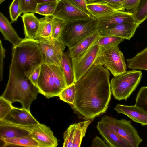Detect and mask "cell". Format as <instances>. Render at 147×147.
Here are the masks:
<instances>
[{"label":"cell","instance_id":"277c9868","mask_svg":"<svg viewBox=\"0 0 147 147\" xmlns=\"http://www.w3.org/2000/svg\"><path fill=\"white\" fill-rule=\"evenodd\" d=\"M36 86L39 93L47 98L58 97L67 87L61 66L43 63Z\"/></svg>","mask_w":147,"mask_h":147},{"label":"cell","instance_id":"1f68e13d","mask_svg":"<svg viewBox=\"0 0 147 147\" xmlns=\"http://www.w3.org/2000/svg\"><path fill=\"white\" fill-rule=\"evenodd\" d=\"M9 9L11 23L16 21L21 14L23 13L21 0H13Z\"/></svg>","mask_w":147,"mask_h":147},{"label":"cell","instance_id":"836d02e7","mask_svg":"<svg viewBox=\"0 0 147 147\" xmlns=\"http://www.w3.org/2000/svg\"><path fill=\"white\" fill-rule=\"evenodd\" d=\"M66 22L63 20L53 17V21L52 37L54 39L61 38V33Z\"/></svg>","mask_w":147,"mask_h":147},{"label":"cell","instance_id":"ab89813d","mask_svg":"<svg viewBox=\"0 0 147 147\" xmlns=\"http://www.w3.org/2000/svg\"><path fill=\"white\" fill-rule=\"evenodd\" d=\"M0 80H3V59L5 57V49L3 47L2 42L0 40Z\"/></svg>","mask_w":147,"mask_h":147},{"label":"cell","instance_id":"7bdbcfd3","mask_svg":"<svg viewBox=\"0 0 147 147\" xmlns=\"http://www.w3.org/2000/svg\"><path fill=\"white\" fill-rule=\"evenodd\" d=\"M37 4L49 1H57L59 0H35Z\"/></svg>","mask_w":147,"mask_h":147},{"label":"cell","instance_id":"83f0119b","mask_svg":"<svg viewBox=\"0 0 147 147\" xmlns=\"http://www.w3.org/2000/svg\"><path fill=\"white\" fill-rule=\"evenodd\" d=\"M124 40L122 38L116 36L99 34L92 46L97 45L103 49H107L118 46Z\"/></svg>","mask_w":147,"mask_h":147},{"label":"cell","instance_id":"e575fe53","mask_svg":"<svg viewBox=\"0 0 147 147\" xmlns=\"http://www.w3.org/2000/svg\"><path fill=\"white\" fill-rule=\"evenodd\" d=\"M10 101L1 96L0 97V120H2L14 107Z\"/></svg>","mask_w":147,"mask_h":147},{"label":"cell","instance_id":"e0dca14e","mask_svg":"<svg viewBox=\"0 0 147 147\" xmlns=\"http://www.w3.org/2000/svg\"><path fill=\"white\" fill-rule=\"evenodd\" d=\"M32 125L14 124L0 120V139L30 135Z\"/></svg>","mask_w":147,"mask_h":147},{"label":"cell","instance_id":"ac0fdd59","mask_svg":"<svg viewBox=\"0 0 147 147\" xmlns=\"http://www.w3.org/2000/svg\"><path fill=\"white\" fill-rule=\"evenodd\" d=\"M96 128L109 147H131L125 139L100 121L98 123Z\"/></svg>","mask_w":147,"mask_h":147},{"label":"cell","instance_id":"74e56055","mask_svg":"<svg viewBox=\"0 0 147 147\" xmlns=\"http://www.w3.org/2000/svg\"><path fill=\"white\" fill-rule=\"evenodd\" d=\"M125 0H102L101 2L107 4L117 11H122V6Z\"/></svg>","mask_w":147,"mask_h":147},{"label":"cell","instance_id":"bcb514c9","mask_svg":"<svg viewBox=\"0 0 147 147\" xmlns=\"http://www.w3.org/2000/svg\"><path fill=\"white\" fill-rule=\"evenodd\" d=\"M90 0H86V2H87V4L90 1Z\"/></svg>","mask_w":147,"mask_h":147},{"label":"cell","instance_id":"7402d4cb","mask_svg":"<svg viewBox=\"0 0 147 147\" xmlns=\"http://www.w3.org/2000/svg\"><path fill=\"white\" fill-rule=\"evenodd\" d=\"M11 22L1 12L0 13V31L4 39L16 46L23 40L19 36L13 27Z\"/></svg>","mask_w":147,"mask_h":147},{"label":"cell","instance_id":"f35d334b","mask_svg":"<svg viewBox=\"0 0 147 147\" xmlns=\"http://www.w3.org/2000/svg\"><path fill=\"white\" fill-rule=\"evenodd\" d=\"M79 8L90 16L93 17L89 11L87 7L86 0H69Z\"/></svg>","mask_w":147,"mask_h":147},{"label":"cell","instance_id":"d6a6232c","mask_svg":"<svg viewBox=\"0 0 147 147\" xmlns=\"http://www.w3.org/2000/svg\"><path fill=\"white\" fill-rule=\"evenodd\" d=\"M133 15L136 22L141 24L147 18V0H142Z\"/></svg>","mask_w":147,"mask_h":147},{"label":"cell","instance_id":"2e32d148","mask_svg":"<svg viewBox=\"0 0 147 147\" xmlns=\"http://www.w3.org/2000/svg\"><path fill=\"white\" fill-rule=\"evenodd\" d=\"M139 25L137 22L118 24L97 31L100 35H112L129 40L134 35Z\"/></svg>","mask_w":147,"mask_h":147},{"label":"cell","instance_id":"7c38bea8","mask_svg":"<svg viewBox=\"0 0 147 147\" xmlns=\"http://www.w3.org/2000/svg\"><path fill=\"white\" fill-rule=\"evenodd\" d=\"M100 49L98 45H93L79 59L72 62L75 82L94 65Z\"/></svg>","mask_w":147,"mask_h":147},{"label":"cell","instance_id":"44dd1931","mask_svg":"<svg viewBox=\"0 0 147 147\" xmlns=\"http://www.w3.org/2000/svg\"><path fill=\"white\" fill-rule=\"evenodd\" d=\"M21 17L25 38L34 39L40 26V19L36 17L34 13L31 12L24 13Z\"/></svg>","mask_w":147,"mask_h":147},{"label":"cell","instance_id":"4dcf8cb0","mask_svg":"<svg viewBox=\"0 0 147 147\" xmlns=\"http://www.w3.org/2000/svg\"><path fill=\"white\" fill-rule=\"evenodd\" d=\"M135 105L147 113V86L142 87L140 89L136 98Z\"/></svg>","mask_w":147,"mask_h":147},{"label":"cell","instance_id":"9a60e30c","mask_svg":"<svg viewBox=\"0 0 147 147\" xmlns=\"http://www.w3.org/2000/svg\"><path fill=\"white\" fill-rule=\"evenodd\" d=\"M97 19L98 30L116 24L137 22L133 13L124 11H117Z\"/></svg>","mask_w":147,"mask_h":147},{"label":"cell","instance_id":"8992f818","mask_svg":"<svg viewBox=\"0 0 147 147\" xmlns=\"http://www.w3.org/2000/svg\"><path fill=\"white\" fill-rule=\"evenodd\" d=\"M141 71L136 70L126 71L114 76L110 82L111 93L119 100H127L139 84L142 77Z\"/></svg>","mask_w":147,"mask_h":147},{"label":"cell","instance_id":"7a4b0ae2","mask_svg":"<svg viewBox=\"0 0 147 147\" xmlns=\"http://www.w3.org/2000/svg\"><path fill=\"white\" fill-rule=\"evenodd\" d=\"M36 40L25 38L13 46L10 65L20 75L28 78L44 63L42 54Z\"/></svg>","mask_w":147,"mask_h":147},{"label":"cell","instance_id":"3957f363","mask_svg":"<svg viewBox=\"0 0 147 147\" xmlns=\"http://www.w3.org/2000/svg\"><path fill=\"white\" fill-rule=\"evenodd\" d=\"M38 89L28 78L20 75L11 65L6 88L1 96L12 103L18 102L30 111L32 102L37 98Z\"/></svg>","mask_w":147,"mask_h":147},{"label":"cell","instance_id":"8fae6325","mask_svg":"<svg viewBox=\"0 0 147 147\" xmlns=\"http://www.w3.org/2000/svg\"><path fill=\"white\" fill-rule=\"evenodd\" d=\"M91 122L90 120H85L70 125L63 133V147H80Z\"/></svg>","mask_w":147,"mask_h":147},{"label":"cell","instance_id":"d590c367","mask_svg":"<svg viewBox=\"0 0 147 147\" xmlns=\"http://www.w3.org/2000/svg\"><path fill=\"white\" fill-rule=\"evenodd\" d=\"M142 0H125L122 6V11H124L126 9L127 11L128 12L133 13H134Z\"/></svg>","mask_w":147,"mask_h":147},{"label":"cell","instance_id":"f1b7e54d","mask_svg":"<svg viewBox=\"0 0 147 147\" xmlns=\"http://www.w3.org/2000/svg\"><path fill=\"white\" fill-rule=\"evenodd\" d=\"M57 1H49L37 4L36 13L45 16H52L58 3Z\"/></svg>","mask_w":147,"mask_h":147},{"label":"cell","instance_id":"4316f807","mask_svg":"<svg viewBox=\"0 0 147 147\" xmlns=\"http://www.w3.org/2000/svg\"><path fill=\"white\" fill-rule=\"evenodd\" d=\"M127 61L130 69L147 70V47Z\"/></svg>","mask_w":147,"mask_h":147},{"label":"cell","instance_id":"484cf974","mask_svg":"<svg viewBox=\"0 0 147 147\" xmlns=\"http://www.w3.org/2000/svg\"><path fill=\"white\" fill-rule=\"evenodd\" d=\"M61 66L67 86L75 84V81L72 62L68 51L64 52Z\"/></svg>","mask_w":147,"mask_h":147},{"label":"cell","instance_id":"30bf717a","mask_svg":"<svg viewBox=\"0 0 147 147\" xmlns=\"http://www.w3.org/2000/svg\"><path fill=\"white\" fill-rule=\"evenodd\" d=\"M52 16L66 23L92 17L69 0H59Z\"/></svg>","mask_w":147,"mask_h":147},{"label":"cell","instance_id":"6da1fadb","mask_svg":"<svg viewBox=\"0 0 147 147\" xmlns=\"http://www.w3.org/2000/svg\"><path fill=\"white\" fill-rule=\"evenodd\" d=\"M110 75L104 66L94 65L76 82L75 100L71 106L79 118L93 120L106 112L112 93Z\"/></svg>","mask_w":147,"mask_h":147},{"label":"cell","instance_id":"5bb4252c","mask_svg":"<svg viewBox=\"0 0 147 147\" xmlns=\"http://www.w3.org/2000/svg\"><path fill=\"white\" fill-rule=\"evenodd\" d=\"M4 122L22 125H34L39 122L31 114L30 111L23 108L14 107L2 120Z\"/></svg>","mask_w":147,"mask_h":147},{"label":"cell","instance_id":"b9f144b4","mask_svg":"<svg viewBox=\"0 0 147 147\" xmlns=\"http://www.w3.org/2000/svg\"><path fill=\"white\" fill-rule=\"evenodd\" d=\"M92 147H108L109 146L99 137L96 136L93 139Z\"/></svg>","mask_w":147,"mask_h":147},{"label":"cell","instance_id":"f6af8a7d","mask_svg":"<svg viewBox=\"0 0 147 147\" xmlns=\"http://www.w3.org/2000/svg\"><path fill=\"white\" fill-rule=\"evenodd\" d=\"M5 0H0V4H1L3 2L5 1Z\"/></svg>","mask_w":147,"mask_h":147},{"label":"cell","instance_id":"5b68a950","mask_svg":"<svg viewBox=\"0 0 147 147\" xmlns=\"http://www.w3.org/2000/svg\"><path fill=\"white\" fill-rule=\"evenodd\" d=\"M98 24V19L93 17L66 22L61 39L69 49L97 31Z\"/></svg>","mask_w":147,"mask_h":147},{"label":"cell","instance_id":"cb8c5ba5","mask_svg":"<svg viewBox=\"0 0 147 147\" xmlns=\"http://www.w3.org/2000/svg\"><path fill=\"white\" fill-rule=\"evenodd\" d=\"M88 10L94 18L98 19L108 16L117 10L101 2L87 4Z\"/></svg>","mask_w":147,"mask_h":147},{"label":"cell","instance_id":"60d3db41","mask_svg":"<svg viewBox=\"0 0 147 147\" xmlns=\"http://www.w3.org/2000/svg\"><path fill=\"white\" fill-rule=\"evenodd\" d=\"M41 66L38 67L30 76L29 79L35 86H36L40 75Z\"/></svg>","mask_w":147,"mask_h":147},{"label":"cell","instance_id":"f546056e","mask_svg":"<svg viewBox=\"0 0 147 147\" xmlns=\"http://www.w3.org/2000/svg\"><path fill=\"white\" fill-rule=\"evenodd\" d=\"M76 90L75 84L67 86L59 94L60 99L66 102L71 106L73 105L75 98Z\"/></svg>","mask_w":147,"mask_h":147},{"label":"cell","instance_id":"d6986e66","mask_svg":"<svg viewBox=\"0 0 147 147\" xmlns=\"http://www.w3.org/2000/svg\"><path fill=\"white\" fill-rule=\"evenodd\" d=\"M118 113L124 114L134 122L142 126L147 125V113L143 109L135 105H126L118 104L114 108Z\"/></svg>","mask_w":147,"mask_h":147},{"label":"cell","instance_id":"8d00e7d4","mask_svg":"<svg viewBox=\"0 0 147 147\" xmlns=\"http://www.w3.org/2000/svg\"><path fill=\"white\" fill-rule=\"evenodd\" d=\"M23 13H36V8L37 3L35 0H21Z\"/></svg>","mask_w":147,"mask_h":147},{"label":"cell","instance_id":"ee69618b","mask_svg":"<svg viewBox=\"0 0 147 147\" xmlns=\"http://www.w3.org/2000/svg\"><path fill=\"white\" fill-rule=\"evenodd\" d=\"M102 0H90L88 3L99 2L101 1Z\"/></svg>","mask_w":147,"mask_h":147},{"label":"cell","instance_id":"ffe728a7","mask_svg":"<svg viewBox=\"0 0 147 147\" xmlns=\"http://www.w3.org/2000/svg\"><path fill=\"white\" fill-rule=\"evenodd\" d=\"M99 35L97 31L69 49L68 52L72 62L79 59L92 46Z\"/></svg>","mask_w":147,"mask_h":147},{"label":"cell","instance_id":"9c48e42d","mask_svg":"<svg viewBox=\"0 0 147 147\" xmlns=\"http://www.w3.org/2000/svg\"><path fill=\"white\" fill-rule=\"evenodd\" d=\"M38 41L44 63L61 66L66 46L61 38L57 40L52 38Z\"/></svg>","mask_w":147,"mask_h":147},{"label":"cell","instance_id":"603a6c76","mask_svg":"<svg viewBox=\"0 0 147 147\" xmlns=\"http://www.w3.org/2000/svg\"><path fill=\"white\" fill-rule=\"evenodd\" d=\"M2 147H40L39 143L30 135L25 136L0 139Z\"/></svg>","mask_w":147,"mask_h":147},{"label":"cell","instance_id":"4fadbf2b","mask_svg":"<svg viewBox=\"0 0 147 147\" xmlns=\"http://www.w3.org/2000/svg\"><path fill=\"white\" fill-rule=\"evenodd\" d=\"M30 135L40 147H56L58 145L57 140L51 129L43 124L32 125Z\"/></svg>","mask_w":147,"mask_h":147},{"label":"cell","instance_id":"d4e9b609","mask_svg":"<svg viewBox=\"0 0 147 147\" xmlns=\"http://www.w3.org/2000/svg\"><path fill=\"white\" fill-rule=\"evenodd\" d=\"M53 18L52 16H48L40 19V26L34 39L40 41L52 38Z\"/></svg>","mask_w":147,"mask_h":147},{"label":"cell","instance_id":"52a82bcc","mask_svg":"<svg viewBox=\"0 0 147 147\" xmlns=\"http://www.w3.org/2000/svg\"><path fill=\"white\" fill-rule=\"evenodd\" d=\"M94 65H104L114 76L126 71L124 57L118 46L105 49L101 48Z\"/></svg>","mask_w":147,"mask_h":147},{"label":"cell","instance_id":"ba28073f","mask_svg":"<svg viewBox=\"0 0 147 147\" xmlns=\"http://www.w3.org/2000/svg\"><path fill=\"white\" fill-rule=\"evenodd\" d=\"M100 121L125 139L131 147H138L143 141L130 120H119L105 115L101 117Z\"/></svg>","mask_w":147,"mask_h":147}]
</instances>
